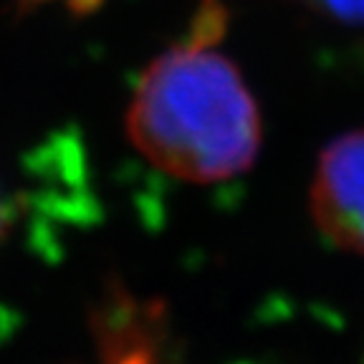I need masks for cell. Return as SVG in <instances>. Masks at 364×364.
Returning <instances> with one entry per match:
<instances>
[{"mask_svg": "<svg viewBox=\"0 0 364 364\" xmlns=\"http://www.w3.org/2000/svg\"><path fill=\"white\" fill-rule=\"evenodd\" d=\"M205 26L149 63L124 117L127 136L147 162L203 185L238 177L261 149L256 99Z\"/></svg>", "mask_w": 364, "mask_h": 364, "instance_id": "cell-1", "label": "cell"}, {"mask_svg": "<svg viewBox=\"0 0 364 364\" xmlns=\"http://www.w3.org/2000/svg\"><path fill=\"white\" fill-rule=\"evenodd\" d=\"M309 208L331 243L364 256V129L339 136L321 152Z\"/></svg>", "mask_w": 364, "mask_h": 364, "instance_id": "cell-2", "label": "cell"}, {"mask_svg": "<svg viewBox=\"0 0 364 364\" xmlns=\"http://www.w3.org/2000/svg\"><path fill=\"white\" fill-rule=\"evenodd\" d=\"M318 11L344 23H364V0H309Z\"/></svg>", "mask_w": 364, "mask_h": 364, "instance_id": "cell-3", "label": "cell"}, {"mask_svg": "<svg viewBox=\"0 0 364 364\" xmlns=\"http://www.w3.org/2000/svg\"><path fill=\"white\" fill-rule=\"evenodd\" d=\"M3 223L6 220H3V210H0V233H3Z\"/></svg>", "mask_w": 364, "mask_h": 364, "instance_id": "cell-4", "label": "cell"}]
</instances>
